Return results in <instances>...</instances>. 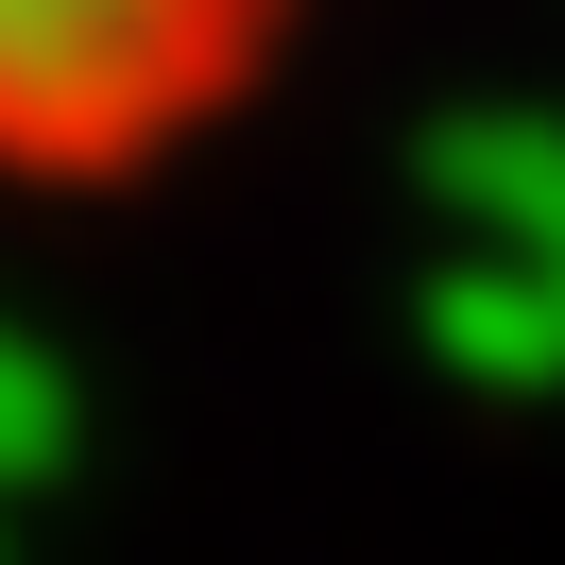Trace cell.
Wrapping results in <instances>:
<instances>
[{
	"label": "cell",
	"mask_w": 565,
	"mask_h": 565,
	"mask_svg": "<svg viewBox=\"0 0 565 565\" xmlns=\"http://www.w3.org/2000/svg\"><path fill=\"white\" fill-rule=\"evenodd\" d=\"M326 0H0V189L86 206L206 154L309 52Z\"/></svg>",
	"instance_id": "obj_1"
}]
</instances>
